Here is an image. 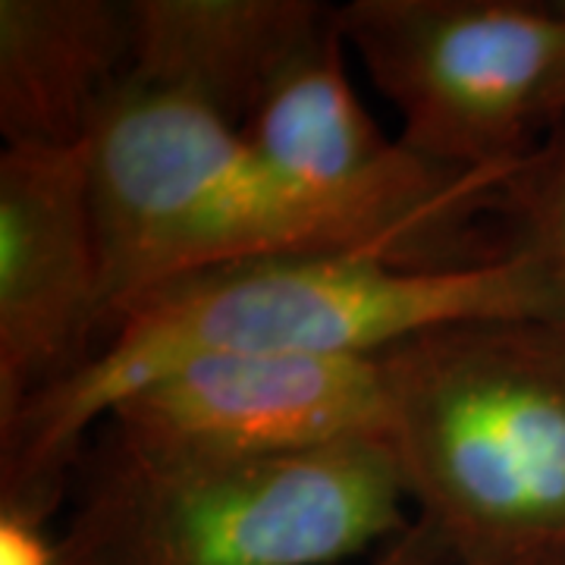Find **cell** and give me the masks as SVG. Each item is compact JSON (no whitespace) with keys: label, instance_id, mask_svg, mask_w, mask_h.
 Listing matches in <instances>:
<instances>
[{"label":"cell","instance_id":"cell-10","mask_svg":"<svg viewBox=\"0 0 565 565\" xmlns=\"http://www.w3.org/2000/svg\"><path fill=\"white\" fill-rule=\"evenodd\" d=\"M500 221L509 248L541 277L550 327L565 337V117L505 182Z\"/></svg>","mask_w":565,"mask_h":565},{"label":"cell","instance_id":"cell-11","mask_svg":"<svg viewBox=\"0 0 565 565\" xmlns=\"http://www.w3.org/2000/svg\"><path fill=\"white\" fill-rule=\"evenodd\" d=\"M47 522L25 505L0 503V565H57V537Z\"/></svg>","mask_w":565,"mask_h":565},{"label":"cell","instance_id":"cell-7","mask_svg":"<svg viewBox=\"0 0 565 565\" xmlns=\"http://www.w3.org/2000/svg\"><path fill=\"white\" fill-rule=\"evenodd\" d=\"M104 340L92 148L0 154V427L70 381Z\"/></svg>","mask_w":565,"mask_h":565},{"label":"cell","instance_id":"cell-1","mask_svg":"<svg viewBox=\"0 0 565 565\" xmlns=\"http://www.w3.org/2000/svg\"><path fill=\"white\" fill-rule=\"evenodd\" d=\"M550 323L541 277L512 252L475 267L386 255H282L195 270L114 318L98 352L0 427V503L51 519L114 405L180 364L223 355H381L434 327Z\"/></svg>","mask_w":565,"mask_h":565},{"label":"cell","instance_id":"cell-4","mask_svg":"<svg viewBox=\"0 0 565 565\" xmlns=\"http://www.w3.org/2000/svg\"><path fill=\"white\" fill-rule=\"evenodd\" d=\"M57 565H333L412 525L393 449L148 459L85 444Z\"/></svg>","mask_w":565,"mask_h":565},{"label":"cell","instance_id":"cell-2","mask_svg":"<svg viewBox=\"0 0 565 565\" xmlns=\"http://www.w3.org/2000/svg\"><path fill=\"white\" fill-rule=\"evenodd\" d=\"M104 255V337L148 289L221 264L282 255H386L475 267L509 255L493 202L343 199L286 177L199 104L122 85L92 139ZM104 343V340H102Z\"/></svg>","mask_w":565,"mask_h":565},{"label":"cell","instance_id":"cell-14","mask_svg":"<svg viewBox=\"0 0 565 565\" xmlns=\"http://www.w3.org/2000/svg\"><path fill=\"white\" fill-rule=\"evenodd\" d=\"M559 10H563V20H565V3H559Z\"/></svg>","mask_w":565,"mask_h":565},{"label":"cell","instance_id":"cell-13","mask_svg":"<svg viewBox=\"0 0 565 565\" xmlns=\"http://www.w3.org/2000/svg\"><path fill=\"white\" fill-rule=\"evenodd\" d=\"M459 565H565V546L534 550V553H519V556H497V559H471Z\"/></svg>","mask_w":565,"mask_h":565},{"label":"cell","instance_id":"cell-8","mask_svg":"<svg viewBox=\"0 0 565 565\" xmlns=\"http://www.w3.org/2000/svg\"><path fill=\"white\" fill-rule=\"evenodd\" d=\"M129 85L167 92L239 129L282 70L337 29L318 0H129Z\"/></svg>","mask_w":565,"mask_h":565},{"label":"cell","instance_id":"cell-9","mask_svg":"<svg viewBox=\"0 0 565 565\" xmlns=\"http://www.w3.org/2000/svg\"><path fill=\"white\" fill-rule=\"evenodd\" d=\"M129 70V0H0L7 145H85Z\"/></svg>","mask_w":565,"mask_h":565},{"label":"cell","instance_id":"cell-5","mask_svg":"<svg viewBox=\"0 0 565 565\" xmlns=\"http://www.w3.org/2000/svg\"><path fill=\"white\" fill-rule=\"evenodd\" d=\"M337 22L399 141L437 167L515 173L565 117L559 3L349 0Z\"/></svg>","mask_w":565,"mask_h":565},{"label":"cell","instance_id":"cell-12","mask_svg":"<svg viewBox=\"0 0 565 565\" xmlns=\"http://www.w3.org/2000/svg\"><path fill=\"white\" fill-rule=\"evenodd\" d=\"M371 565H459V556L437 527L415 515L412 525L393 537Z\"/></svg>","mask_w":565,"mask_h":565},{"label":"cell","instance_id":"cell-3","mask_svg":"<svg viewBox=\"0 0 565 565\" xmlns=\"http://www.w3.org/2000/svg\"><path fill=\"white\" fill-rule=\"evenodd\" d=\"M408 503L459 563L565 546V337L544 321L434 327L381 352Z\"/></svg>","mask_w":565,"mask_h":565},{"label":"cell","instance_id":"cell-6","mask_svg":"<svg viewBox=\"0 0 565 565\" xmlns=\"http://www.w3.org/2000/svg\"><path fill=\"white\" fill-rule=\"evenodd\" d=\"M386 430L381 355H223L129 393L88 440L148 459H264L386 444Z\"/></svg>","mask_w":565,"mask_h":565}]
</instances>
